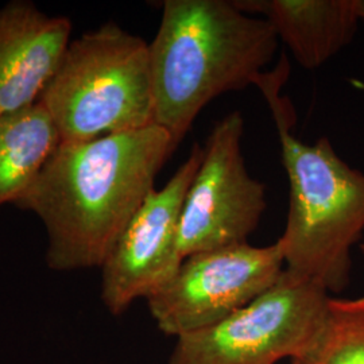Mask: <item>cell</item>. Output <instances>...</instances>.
I'll return each mask as SVG.
<instances>
[{"instance_id":"cell-15","label":"cell","mask_w":364,"mask_h":364,"mask_svg":"<svg viewBox=\"0 0 364 364\" xmlns=\"http://www.w3.org/2000/svg\"><path fill=\"white\" fill-rule=\"evenodd\" d=\"M359 248H360V252H362V255L364 257V243H360Z\"/></svg>"},{"instance_id":"cell-4","label":"cell","mask_w":364,"mask_h":364,"mask_svg":"<svg viewBox=\"0 0 364 364\" xmlns=\"http://www.w3.org/2000/svg\"><path fill=\"white\" fill-rule=\"evenodd\" d=\"M38 103L61 142L154 124L149 43L114 22L70 41Z\"/></svg>"},{"instance_id":"cell-7","label":"cell","mask_w":364,"mask_h":364,"mask_svg":"<svg viewBox=\"0 0 364 364\" xmlns=\"http://www.w3.org/2000/svg\"><path fill=\"white\" fill-rule=\"evenodd\" d=\"M285 272L278 242L197 252L182 260L174 278L147 299L158 329L173 338L215 326L275 285Z\"/></svg>"},{"instance_id":"cell-14","label":"cell","mask_w":364,"mask_h":364,"mask_svg":"<svg viewBox=\"0 0 364 364\" xmlns=\"http://www.w3.org/2000/svg\"><path fill=\"white\" fill-rule=\"evenodd\" d=\"M353 85L359 90V92H362V95H363L364 97V82H362V81H355Z\"/></svg>"},{"instance_id":"cell-2","label":"cell","mask_w":364,"mask_h":364,"mask_svg":"<svg viewBox=\"0 0 364 364\" xmlns=\"http://www.w3.org/2000/svg\"><path fill=\"white\" fill-rule=\"evenodd\" d=\"M279 39L234 0H165L149 43L154 124L177 149L207 105L228 92L258 85Z\"/></svg>"},{"instance_id":"cell-8","label":"cell","mask_w":364,"mask_h":364,"mask_svg":"<svg viewBox=\"0 0 364 364\" xmlns=\"http://www.w3.org/2000/svg\"><path fill=\"white\" fill-rule=\"evenodd\" d=\"M203 154V146L193 144L168 183L147 196L103 263L102 301L111 314L153 297L178 272L183 260L178 251L182 207Z\"/></svg>"},{"instance_id":"cell-9","label":"cell","mask_w":364,"mask_h":364,"mask_svg":"<svg viewBox=\"0 0 364 364\" xmlns=\"http://www.w3.org/2000/svg\"><path fill=\"white\" fill-rule=\"evenodd\" d=\"M72 22L25 0L0 9V115L37 105L70 43Z\"/></svg>"},{"instance_id":"cell-13","label":"cell","mask_w":364,"mask_h":364,"mask_svg":"<svg viewBox=\"0 0 364 364\" xmlns=\"http://www.w3.org/2000/svg\"><path fill=\"white\" fill-rule=\"evenodd\" d=\"M358 13H359L360 22L364 23V0H358Z\"/></svg>"},{"instance_id":"cell-6","label":"cell","mask_w":364,"mask_h":364,"mask_svg":"<svg viewBox=\"0 0 364 364\" xmlns=\"http://www.w3.org/2000/svg\"><path fill=\"white\" fill-rule=\"evenodd\" d=\"M245 117L232 111L205 141L203 161L182 207L178 251L182 259L203 251L248 243L267 208L266 185L246 168Z\"/></svg>"},{"instance_id":"cell-11","label":"cell","mask_w":364,"mask_h":364,"mask_svg":"<svg viewBox=\"0 0 364 364\" xmlns=\"http://www.w3.org/2000/svg\"><path fill=\"white\" fill-rule=\"evenodd\" d=\"M60 144L52 117L39 103L0 115V207L23 196Z\"/></svg>"},{"instance_id":"cell-12","label":"cell","mask_w":364,"mask_h":364,"mask_svg":"<svg viewBox=\"0 0 364 364\" xmlns=\"http://www.w3.org/2000/svg\"><path fill=\"white\" fill-rule=\"evenodd\" d=\"M290 364H364V297H331L312 346Z\"/></svg>"},{"instance_id":"cell-5","label":"cell","mask_w":364,"mask_h":364,"mask_svg":"<svg viewBox=\"0 0 364 364\" xmlns=\"http://www.w3.org/2000/svg\"><path fill=\"white\" fill-rule=\"evenodd\" d=\"M331 296L285 272L274 287L215 326L177 338L169 364H279L309 350Z\"/></svg>"},{"instance_id":"cell-1","label":"cell","mask_w":364,"mask_h":364,"mask_svg":"<svg viewBox=\"0 0 364 364\" xmlns=\"http://www.w3.org/2000/svg\"><path fill=\"white\" fill-rule=\"evenodd\" d=\"M174 151L169 134L156 124L58 144L14 204L42 221L49 269H102Z\"/></svg>"},{"instance_id":"cell-10","label":"cell","mask_w":364,"mask_h":364,"mask_svg":"<svg viewBox=\"0 0 364 364\" xmlns=\"http://www.w3.org/2000/svg\"><path fill=\"white\" fill-rule=\"evenodd\" d=\"M273 27L299 66L314 70L351 43L360 22L358 0H234Z\"/></svg>"},{"instance_id":"cell-3","label":"cell","mask_w":364,"mask_h":364,"mask_svg":"<svg viewBox=\"0 0 364 364\" xmlns=\"http://www.w3.org/2000/svg\"><path fill=\"white\" fill-rule=\"evenodd\" d=\"M285 75L259 87L273 112L282 164L289 180L287 227L277 240L285 269L341 293L351 279L352 247L364 231V173L344 162L331 141H299L291 132L293 112L279 91Z\"/></svg>"}]
</instances>
